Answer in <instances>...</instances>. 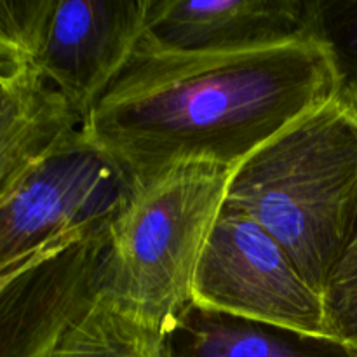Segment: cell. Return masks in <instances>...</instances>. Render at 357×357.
<instances>
[{"mask_svg": "<svg viewBox=\"0 0 357 357\" xmlns=\"http://www.w3.org/2000/svg\"><path fill=\"white\" fill-rule=\"evenodd\" d=\"M316 35L328 49L340 93L356 87L357 0H316Z\"/></svg>", "mask_w": 357, "mask_h": 357, "instance_id": "cell-13", "label": "cell"}, {"mask_svg": "<svg viewBox=\"0 0 357 357\" xmlns=\"http://www.w3.org/2000/svg\"><path fill=\"white\" fill-rule=\"evenodd\" d=\"M24 70H33V68H16V66L2 65V63H0V91H2V87L6 86L7 82H10L14 77L20 75V73L24 72Z\"/></svg>", "mask_w": 357, "mask_h": 357, "instance_id": "cell-15", "label": "cell"}, {"mask_svg": "<svg viewBox=\"0 0 357 357\" xmlns=\"http://www.w3.org/2000/svg\"><path fill=\"white\" fill-rule=\"evenodd\" d=\"M225 204L251 216L319 295L357 223V117L340 100L300 117L234 169Z\"/></svg>", "mask_w": 357, "mask_h": 357, "instance_id": "cell-2", "label": "cell"}, {"mask_svg": "<svg viewBox=\"0 0 357 357\" xmlns=\"http://www.w3.org/2000/svg\"><path fill=\"white\" fill-rule=\"evenodd\" d=\"M84 124L37 70H24L0 91V208L31 169Z\"/></svg>", "mask_w": 357, "mask_h": 357, "instance_id": "cell-10", "label": "cell"}, {"mask_svg": "<svg viewBox=\"0 0 357 357\" xmlns=\"http://www.w3.org/2000/svg\"><path fill=\"white\" fill-rule=\"evenodd\" d=\"M338 93L319 38L211 54L136 47L82 129L138 187L185 162L236 169Z\"/></svg>", "mask_w": 357, "mask_h": 357, "instance_id": "cell-1", "label": "cell"}, {"mask_svg": "<svg viewBox=\"0 0 357 357\" xmlns=\"http://www.w3.org/2000/svg\"><path fill=\"white\" fill-rule=\"evenodd\" d=\"M192 302L234 316L328 335L323 295L288 251L239 209L223 206L194 278Z\"/></svg>", "mask_w": 357, "mask_h": 357, "instance_id": "cell-5", "label": "cell"}, {"mask_svg": "<svg viewBox=\"0 0 357 357\" xmlns=\"http://www.w3.org/2000/svg\"><path fill=\"white\" fill-rule=\"evenodd\" d=\"M317 38L316 0H150L138 47L243 52Z\"/></svg>", "mask_w": 357, "mask_h": 357, "instance_id": "cell-8", "label": "cell"}, {"mask_svg": "<svg viewBox=\"0 0 357 357\" xmlns=\"http://www.w3.org/2000/svg\"><path fill=\"white\" fill-rule=\"evenodd\" d=\"M328 335L357 349V223L323 293Z\"/></svg>", "mask_w": 357, "mask_h": 357, "instance_id": "cell-14", "label": "cell"}, {"mask_svg": "<svg viewBox=\"0 0 357 357\" xmlns=\"http://www.w3.org/2000/svg\"><path fill=\"white\" fill-rule=\"evenodd\" d=\"M56 0L0 2V63L33 68Z\"/></svg>", "mask_w": 357, "mask_h": 357, "instance_id": "cell-12", "label": "cell"}, {"mask_svg": "<svg viewBox=\"0 0 357 357\" xmlns=\"http://www.w3.org/2000/svg\"><path fill=\"white\" fill-rule=\"evenodd\" d=\"M108 232L70 244L0 291V357H47L103 286Z\"/></svg>", "mask_w": 357, "mask_h": 357, "instance_id": "cell-7", "label": "cell"}, {"mask_svg": "<svg viewBox=\"0 0 357 357\" xmlns=\"http://www.w3.org/2000/svg\"><path fill=\"white\" fill-rule=\"evenodd\" d=\"M150 0H56L35 61L86 121L135 54L145 31Z\"/></svg>", "mask_w": 357, "mask_h": 357, "instance_id": "cell-6", "label": "cell"}, {"mask_svg": "<svg viewBox=\"0 0 357 357\" xmlns=\"http://www.w3.org/2000/svg\"><path fill=\"white\" fill-rule=\"evenodd\" d=\"M338 98H340V100L344 101L349 108H351L352 114L357 117V86L351 87V89L342 91V93L338 94Z\"/></svg>", "mask_w": 357, "mask_h": 357, "instance_id": "cell-16", "label": "cell"}, {"mask_svg": "<svg viewBox=\"0 0 357 357\" xmlns=\"http://www.w3.org/2000/svg\"><path fill=\"white\" fill-rule=\"evenodd\" d=\"M135 192L117 160L84 132L65 136L0 208V271L26 268L108 232Z\"/></svg>", "mask_w": 357, "mask_h": 357, "instance_id": "cell-4", "label": "cell"}, {"mask_svg": "<svg viewBox=\"0 0 357 357\" xmlns=\"http://www.w3.org/2000/svg\"><path fill=\"white\" fill-rule=\"evenodd\" d=\"M162 357H357L331 335L307 333L190 302L160 328Z\"/></svg>", "mask_w": 357, "mask_h": 357, "instance_id": "cell-9", "label": "cell"}, {"mask_svg": "<svg viewBox=\"0 0 357 357\" xmlns=\"http://www.w3.org/2000/svg\"><path fill=\"white\" fill-rule=\"evenodd\" d=\"M47 357H162L160 330L100 293Z\"/></svg>", "mask_w": 357, "mask_h": 357, "instance_id": "cell-11", "label": "cell"}, {"mask_svg": "<svg viewBox=\"0 0 357 357\" xmlns=\"http://www.w3.org/2000/svg\"><path fill=\"white\" fill-rule=\"evenodd\" d=\"M232 173L220 164L185 162L135 187L108 230L101 293L157 330L185 309Z\"/></svg>", "mask_w": 357, "mask_h": 357, "instance_id": "cell-3", "label": "cell"}]
</instances>
